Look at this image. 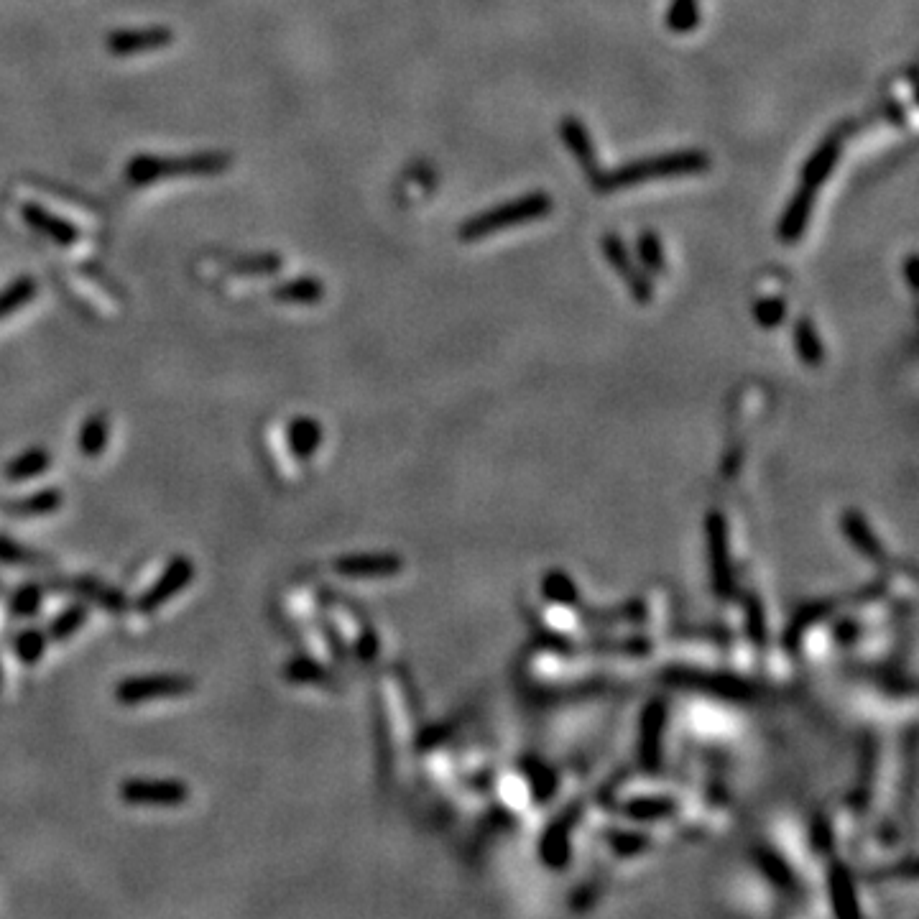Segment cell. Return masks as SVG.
I'll use <instances>...</instances> for the list:
<instances>
[{"instance_id":"1","label":"cell","mask_w":919,"mask_h":919,"mask_svg":"<svg viewBox=\"0 0 919 919\" xmlns=\"http://www.w3.org/2000/svg\"><path fill=\"white\" fill-rule=\"evenodd\" d=\"M710 156L700 149H682L667 151V154L646 156L639 161H628L618 166L613 172H600L593 179V187L598 192H618V189L636 187V184L651 182V179H669V177H687V174H705L710 169Z\"/></svg>"},{"instance_id":"2","label":"cell","mask_w":919,"mask_h":919,"mask_svg":"<svg viewBox=\"0 0 919 919\" xmlns=\"http://www.w3.org/2000/svg\"><path fill=\"white\" fill-rule=\"evenodd\" d=\"M233 156L225 151H195V154L133 156L126 166V179L133 187H146L159 179L174 177H217L228 172Z\"/></svg>"},{"instance_id":"3","label":"cell","mask_w":919,"mask_h":919,"mask_svg":"<svg viewBox=\"0 0 919 919\" xmlns=\"http://www.w3.org/2000/svg\"><path fill=\"white\" fill-rule=\"evenodd\" d=\"M552 197L547 192H529V195H521L516 200L503 202V205L493 207V210L478 212L475 217L465 220L460 225V238L463 240H478V238H488V235H496L501 230L516 228L521 223H531V220H539V217L549 215L552 212Z\"/></svg>"},{"instance_id":"4","label":"cell","mask_w":919,"mask_h":919,"mask_svg":"<svg viewBox=\"0 0 919 919\" xmlns=\"http://www.w3.org/2000/svg\"><path fill=\"white\" fill-rule=\"evenodd\" d=\"M195 690V680L184 674H154V677H131L115 687V700L120 705H141L154 700H172Z\"/></svg>"},{"instance_id":"5","label":"cell","mask_w":919,"mask_h":919,"mask_svg":"<svg viewBox=\"0 0 919 919\" xmlns=\"http://www.w3.org/2000/svg\"><path fill=\"white\" fill-rule=\"evenodd\" d=\"M600 248H603V256H606V261L611 263V269L616 271V274L623 279V284L628 286L631 297L641 304H649L651 299H654V284H651L649 274H646L641 266H636L631 253H628L626 243L621 240V235H616V233L603 235V240H600Z\"/></svg>"},{"instance_id":"6","label":"cell","mask_w":919,"mask_h":919,"mask_svg":"<svg viewBox=\"0 0 919 919\" xmlns=\"http://www.w3.org/2000/svg\"><path fill=\"white\" fill-rule=\"evenodd\" d=\"M120 800L138 807H179L189 800V787L172 779H128L120 784Z\"/></svg>"},{"instance_id":"7","label":"cell","mask_w":919,"mask_h":919,"mask_svg":"<svg viewBox=\"0 0 919 919\" xmlns=\"http://www.w3.org/2000/svg\"><path fill=\"white\" fill-rule=\"evenodd\" d=\"M192 580H195V562L189 560V557H174V560L166 565L164 575H161L159 580H156V583L141 595V600H138V611L141 613L159 611V608L166 606L174 595L182 593L184 588H189Z\"/></svg>"},{"instance_id":"8","label":"cell","mask_w":919,"mask_h":919,"mask_svg":"<svg viewBox=\"0 0 919 919\" xmlns=\"http://www.w3.org/2000/svg\"><path fill=\"white\" fill-rule=\"evenodd\" d=\"M174 41L172 29L166 26H146V29H120L108 36V52L115 57H133V54L156 52Z\"/></svg>"},{"instance_id":"9","label":"cell","mask_w":919,"mask_h":919,"mask_svg":"<svg viewBox=\"0 0 919 919\" xmlns=\"http://www.w3.org/2000/svg\"><path fill=\"white\" fill-rule=\"evenodd\" d=\"M401 570V560L394 554H353L335 562V572L353 580H381Z\"/></svg>"},{"instance_id":"10","label":"cell","mask_w":919,"mask_h":919,"mask_svg":"<svg viewBox=\"0 0 919 919\" xmlns=\"http://www.w3.org/2000/svg\"><path fill=\"white\" fill-rule=\"evenodd\" d=\"M560 136H562V141H565L567 151L575 156L577 164L583 166V172L588 174V179L593 182V179L600 174L598 154H595V143H593V138H590V133H588V128H585L583 120L575 118V115H567V118H562Z\"/></svg>"},{"instance_id":"11","label":"cell","mask_w":919,"mask_h":919,"mask_svg":"<svg viewBox=\"0 0 919 919\" xmlns=\"http://www.w3.org/2000/svg\"><path fill=\"white\" fill-rule=\"evenodd\" d=\"M21 217L26 220V225H29L31 230H36V233L44 235V238L52 240V243H57V246H72V243H77V238H80L77 228L69 223V220L44 210L41 205H34V202L21 207Z\"/></svg>"},{"instance_id":"12","label":"cell","mask_w":919,"mask_h":919,"mask_svg":"<svg viewBox=\"0 0 919 919\" xmlns=\"http://www.w3.org/2000/svg\"><path fill=\"white\" fill-rule=\"evenodd\" d=\"M815 195V189L800 184V189L794 192L789 205L784 207L782 220H779V238L784 243H797L805 235L807 223H810L812 217V207H815Z\"/></svg>"},{"instance_id":"13","label":"cell","mask_w":919,"mask_h":919,"mask_svg":"<svg viewBox=\"0 0 919 919\" xmlns=\"http://www.w3.org/2000/svg\"><path fill=\"white\" fill-rule=\"evenodd\" d=\"M840 151H843V138H840V133H830V136L812 151L810 159L805 161V166H802V184L817 192V189L825 184V179L833 174L835 164H838L840 159Z\"/></svg>"},{"instance_id":"14","label":"cell","mask_w":919,"mask_h":919,"mask_svg":"<svg viewBox=\"0 0 919 919\" xmlns=\"http://www.w3.org/2000/svg\"><path fill=\"white\" fill-rule=\"evenodd\" d=\"M708 549H710V567H713L715 585H718L720 595H728V590H731V570H728V537H725V521L720 514L708 516Z\"/></svg>"},{"instance_id":"15","label":"cell","mask_w":919,"mask_h":919,"mask_svg":"<svg viewBox=\"0 0 919 919\" xmlns=\"http://www.w3.org/2000/svg\"><path fill=\"white\" fill-rule=\"evenodd\" d=\"M62 503L64 496L59 488H44V491L34 493V496L16 498V501L6 503L3 511L8 516H18V519H39V516L54 514Z\"/></svg>"},{"instance_id":"16","label":"cell","mask_w":919,"mask_h":919,"mask_svg":"<svg viewBox=\"0 0 919 919\" xmlns=\"http://www.w3.org/2000/svg\"><path fill=\"white\" fill-rule=\"evenodd\" d=\"M322 445V424L314 417H297L289 422V447L299 460H312Z\"/></svg>"},{"instance_id":"17","label":"cell","mask_w":919,"mask_h":919,"mask_svg":"<svg viewBox=\"0 0 919 919\" xmlns=\"http://www.w3.org/2000/svg\"><path fill=\"white\" fill-rule=\"evenodd\" d=\"M325 297V286L314 276H297L274 286V299L286 304H317Z\"/></svg>"},{"instance_id":"18","label":"cell","mask_w":919,"mask_h":919,"mask_svg":"<svg viewBox=\"0 0 919 919\" xmlns=\"http://www.w3.org/2000/svg\"><path fill=\"white\" fill-rule=\"evenodd\" d=\"M662 725H664V708L662 705H649V710L644 713L641 720V761L644 766L654 769L659 764V741H662Z\"/></svg>"},{"instance_id":"19","label":"cell","mask_w":919,"mask_h":919,"mask_svg":"<svg viewBox=\"0 0 919 919\" xmlns=\"http://www.w3.org/2000/svg\"><path fill=\"white\" fill-rule=\"evenodd\" d=\"M843 529H845V537L851 539V542L858 547V552H863L866 557H871V560H876V562L884 560V547H881V542L876 539L871 526L866 524V519H863L858 511H848V514L843 516Z\"/></svg>"},{"instance_id":"20","label":"cell","mask_w":919,"mask_h":919,"mask_svg":"<svg viewBox=\"0 0 919 919\" xmlns=\"http://www.w3.org/2000/svg\"><path fill=\"white\" fill-rule=\"evenodd\" d=\"M108 437H110V422L105 414H92L90 419H85L80 429V437H77V447H80V455L85 457H100L108 447Z\"/></svg>"},{"instance_id":"21","label":"cell","mask_w":919,"mask_h":919,"mask_svg":"<svg viewBox=\"0 0 919 919\" xmlns=\"http://www.w3.org/2000/svg\"><path fill=\"white\" fill-rule=\"evenodd\" d=\"M49 465H52V455H49L44 447H31L29 452L13 457L11 463L6 465V478L13 480V483L31 480V478H36V475L46 473Z\"/></svg>"},{"instance_id":"22","label":"cell","mask_w":919,"mask_h":919,"mask_svg":"<svg viewBox=\"0 0 919 919\" xmlns=\"http://www.w3.org/2000/svg\"><path fill=\"white\" fill-rule=\"evenodd\" d=\"M794 348H797V355L802 358V363H807V366L812 368L820 366L822 360H825V348H822L820 332L815 330V325H812L807 317L794 322Z\"/></svg>"},{"instance_id":"23","label":"cell","mask_w":919,"mask_h":919,"mask_svg":"<svg viewBox=\"0 0 919 919\" xmlns=\"http://www.w3.org/2000/svg\"><path fill=\"white\" fill-rule=\"evenodd\" d=\"M36 297V279L31 276H18L0 292V320H6L18 309H23L31 299Z\"/></svg>"},{"instance_id":"24","label":"cell","mask_w":919,"mask_h":919,"mask_svg":"<svg viewBox=\"0 0 919 919\" xmlns=\"http://www.w3.org/2000/svg\"><path fill=\"white\" fill-rule=\"evenodd\" d=\"M636 253H639L641 269L646 274H664L667 271V258H664V248L662 240H659L657 233H651V230H644V233L636 238Z\"/></svg>"},{"instance_id":"25","label":"cell","mask_w":919,"mask_h":919,"mask_svg":"<svg viewBox=\"0 0 919 919\" xmlns=\"http://www.w3.org/2000/svg\"><path fill=\"white\" fill-rule=\"evenodd\" d=\"M544 863L552 868H562L570 858V833H567V822H557L547 830L542 843Z\"/></svg>"},{"instance_id":"26","label":"cell","mask_w":919,"mask_h":919,"mask_svg":"<svg viewBox=\"0 0 919 919\" xmlns=\"http://www.w3.org/2000/svg\"><path fill=\"white\" fill-rule=\"evenodd\" d=\"M700 23V0H672L667 8V29L674 34H690Z\"/></svg>"},{"instance_id":"27","label":"cell","mask_w":919,"mask_h":919,"mask_svg":"<svg viewBox=\"0 0 919 919\" xmlns=\"http://www.w3.org/2000/svg\"><path fill=\"white\" fill-rule=\"evenodd\" d=\"M75 590L82 595V598L92 600V603H98V606L108 608V611H113V613L123 611V606H126L123 593H118L115 588H108V585L98 583V580H92V577H82V580H77Z\"/></svg>"},{"instance_id":"28","label":"cell","mask_w":919,"mask_h":919,"mask_svg":"<svg viewBox=\"0 0 919 919\" xmlns=\"http://www.w3.org/2000/svg\"><path fill=\"white\" fill-rule=\"evenodd\" d=\"M281 266H284V258H281L279 253L266 251V253H248V256L238 258V261L233 263V271L243 276H274V274H279Z\"/></svg>"},{"instance_id":"29","label":"cell","mask_w":919,"mask_h":919,"mask_svg":"<svg viewBox=\"0 0 919 919\" xmlns=\"http://www.w3.org/2000/svg\"><path fill=\"white\" fill-rule=\"evenodd\" d=\"M830 897L838 914H856V902H853V881L843 866L830 868Z\"/></svg>"},{"instance_id":"30","label":"cell","mask_w":919,"mask_h":919,"mask_svg":"<svg viewBox=\"0 0 919 919\" xmlns=\"http://www.w3.org/2000/svg\"><path fill=\"white\" fill-rule=\"evenodd\" d=\"M87 621V608L85 606H69L67 611L59 613L52 623H49V634L46 639L54 641H67L77 634V628L85 626Z\"/></svg>"},{"instance_id":"31","label":"cell","mask_w":919,"mask_h":919,"mask_svg":"<svg viewBox=\"0 0 919 919\" xmlns=\"http://www.w3.org/2000/svg\"><path fill=\"white\" fill-rule=\"evenodd\" d=\"M284 677L289 682H299V685H327L330 682V672L320 667L312 659H294L284 667Z\"/></svg>"},{"instance_id":"32","label":"cell","mask_w":919,"mask_h":919,"mask_svg":"<svg viewBox=\"0 0 919 919\" xmlns=\"http://www.w3.org/2000/svg\"><path fill=\"white\" fill-rule=\"evenodd\" d=\"M13 649H16V657L21 659L23 664H36L44 657L46 634L36 631V628H26V631H21V634L16 636Z\"/></svg>"},{"instance_id":"33","label":"cell","mask_w":919,"mask_h":919,"mask_svg":"<svg viewBox=\"0 0 919 919\" xmlns=\"http://www.w3.org/2000/svg\"><path fill=\"white\" fill-rule=\"evenodd\" d=\"M542 590L549 600L560 603V606H570V603H575L577 600V588H575V583H572V577H567L565 572H560V570L549 572V575L544 577Z\"/></svg>"},{"instance_id":"34","label":"cell","mask_w":919,"mask_h":919,"mask_svg":"<svg viewBox=\"0 0 919 919\" xmlns=\"http://www.w3.org/2000/svg\"><path fill=\"white\" fill-rule=\"evenodd\" d=\"M784 314H787V304H784L782 297H764L754 304V320L764 330L777 327L784 320Z\"/></svg>"},{"instance_id":"35","label":"cell","mask_w":919,"mask_h":919,"mask_svg":"<svg viewBox=\"0 0 919 919\" xmlns=\"http://www.w3.org/2000/svg\"><path fill=\"white\" fill-rule=\"evenodd\" d=\"M39 608H41V588H39V585L29 583V585H23V588L16 590V595H13V600H11L13 616L31 618V616H36V611H39Z\"/></svg>"},{"instance_id":"36","label":"cell","mask_w":919,"mask_h":919,"mask_svg":"<svg viewBox=\"0 0 919 919\" xmlns=\"http://www.w3.org/2000/svg\"><path fill=\"white\" fill-rule=\"evenodd\" d=\"M0 562H6V565H39V562H44V557L36 554L34 549L13 542V539L0 537Z\"/></svg>"},{"instance_id":"37","label":"cell","mask_w":919,"mask_h":919,"mask_svg":"<svg viewBox=\"0 0 919 919\" xmlns=\"http://www.w3.org/2000/svg\"><path fill=\"white\" fill-rule=\"evenodd\" d=\"M672 810V802L654 797V800H634L626 812L631 815V820H664Z\"/></svg>"},{"instance_id":"38","label":"cell","mask_w":919,"mask_h":919,"mask_svg":"<svg viewBox=\"0 0 919 919\" xmlns=\"http://www.w3.org/2000/svg\"><path fill=\"white\" fill-rule=\"evenodd\" d=\"M764 868H766V871H769V876H777V879H774V881H779V884H789L787 868H784L782 863H779L774 856H766V858H764Z\"/></svg>"},{"instance_id":"39","label":"cell","mask_w":919,"mask_h":919,"mask_svg":"<svg viewBox=\"0 0 919 919\" xmlns=\"http://www.w3.org/2000/svg\"><path fill=\"white\" fill-rule=\"evenodd\" d=\"M914 261H917V258L909 256L907 263H904V276H907L909 289H917V281H914Z\"/></svg>"}]
</instances>
